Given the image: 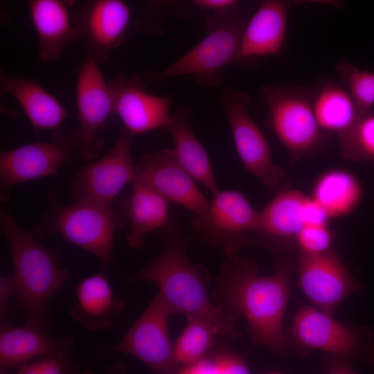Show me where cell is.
Instances as JSON below:
<instances>
[{"label":"cell","instance_id":"ac0fdd59","mask_svg":"<svg viewBox=\"0 0 374 374\" xmlns=\"http://www.w3.org/2000/svg\"><path fill=\"white\" fill-rule=\"evenodd\" d=\"M70 1L30 0L28 8L38 41V57L42 62L57 60L66 47L82 37L70 12Z\"/></svg>","mask_w":374,"mask_h":374},{"label":"cell","instance_id":"8fae6325","mask_svg":"<svg viewBox=\"0 0 374 374\" xmlns=\"http://www.w3.org/2000/svg\"><path fill=\"white\" fill-rule=\"evenodd\" d=\"M74 151L72 131L59 128L48 141L26 144L0 153V197H10L12 186L53 175Z\"/></svg>","mask_w":374,"mask_h":374},{"label":"cell","instance_id":"d4e9b609","mask_svg":"<svg viewBox=\"0 0 374 374\" xmlns=\"http://www.w3.org/2000/svg\"><path fill=\"white\" fill-rule=\"evenodd\" d=\"M308 195L295 189H284L260 211V224L255 241L262 243L294 238L304 226V206Z\"/></svg>","mask_w":374,"mask_h":374},{"label":"cell","instance_id":"7a4b0ae2","mask_svg":"<svg viewBox=\"0 0 374 374\" xmlns=\"http://www.w3.org/2000/svg\"><path fill=\"white\" fill-rule=\"evenodd\" d=\"M164 229L163 251L129 280H148L157 285L172 314L204 320L217 335L230 340L238 337L240 332L234 323L209 299L206 290L208 272L203 266L190 262L186 239L172 224Z\"/></svg>","mask_w":374,"mask_h":374},{"label":"cell","instance_id":"f546056e","mask_svg":"<svg viewBox=\"0 0 374 374\" xmlns=\"http://www.w3.org/2000/svg\"><path fill=\"white\" fill-rule=\"evenodd\" d=\"M336 71L358 108L364 113L374 105V72L361 69L348 60L336 65Z\"/></svg>","mask_w":374,"mask_h":374},{"label":"cell","instance_id":"1f68e13d","mask_svg":"<svg viewBox=\"0 0 374 374\" xmlns=\"http://www.w3.org/2000/svg\"><path fill=\"white\" fill-rule=\"evenodd\" d=\"M70 352L49 354L15 367L12 374H71L75 366Z\"/></svg>","mask_w":374,"mask_h":374},{"label":"cell","instance_id":"f1b7e54d","mask_svg":"<svg viewBox=\"0 0 374 374\" xmlns=\"http://www.w3.org/2000/svg\"><path fill=\"white\" fill-rule=\"evenodd\" d=\"M341 156L352 161L374 163V114L362 115L346 132L338 136Z\"/></svg>","mask_w":374,"mask_h":374},{"label":"cell","instance_id":"8d00e7d4","mask_svg":"<svg viewBox=\"0 0 374 374\" xmlns=\"http://www.w3.org/2000/svg\"><path fill=\"white\" fill-rule=\"evenodd\" d=\"M125 365L121 362H115L111 364L105 374H125ZM71 374H92L86 368H74Z\"/></svg>","mask_w":374,"mask_h":374},{"label":"cell","instance_id":"44dd1931","mask_svg":"<svg viewBox=\"0 0 374 374\" xmlns=\"http://www.w3.org/2000/svg\"><path fill=\"white\" fill-rule=\"evenodd\" d=\"M1 94L12 96L37 130H56L69 117L57 98L37 81L1 70Z\"/></svg>","mask_w":374,"mask_h":374},{"label":"cell","instance_id":"ffe728a7","mask_svg":"<svg viewBox=\"0 0 374 374\" xmlns=\"http://www.w3.org/2000/svg\"><path fill=\"white\" fill-rule=\"evenodd\" d=\"M295 3L284 0L263 1L246 24L240 60L279 54L287 33L288 11Z\"/></svg>","mask_w":374,"mask_h":374},{"label":"cell","instance_id":"836d02e7","mask_svg":"<svg viewBox=\"0 0 374 374\" xmlns=\"http://www.w3.org/2000/svg\"><path fill=\"white\" fill-rule=\"evenodd\" d=\"M17 286L13 276L0 277V320L1 325L6 323V319L15 310Z\"/></svg>","mask_w":374,"mask_h":374},{"label":"cell","instance_id":"d6a6232c","mask_svg":"<svg viewBox=\"0 0 374 374\" xmlns=\"http://www.w3.org/2000/svg\"><path fill=\"white\" fill-rule=\"evenodd\" d=\"M214 374H251L244 359L230 351H219L211 358Z\"/></svg>","mask_w":374,"mask_h":374},{"label":"cell","instance_id":"d590c367","mask_svg":"<svg viewBox=\"0 0 374 374\" xmlns=\"http://www.w3.org/2000/svg\"><path fill=\"white\" fill-rule=\"evenodd\" d=\"M351 363L345 358L330 355L326 362V374H358L352 368Z\"/></svg>","mask_w":374,"mask_h":374},{"label":"cell","instance_id":"6da1fadb","mask_svg":"<svg viewBox=\"0 0 374 374\" xmlns=\"http://www.w3.org/2000/svg\"><path fill=\"white\" fill-rule=\"evenodd\" d=\"M292 271L291 260L280 256L274 272L262 276L253 260L233 254L222 265L213 290L225 315L233 322L244 317L253 343L276 354L287 353L291 346L284 317Z\"/></svg>","mask_w":374,"mask_h":374},{"label":"cell","instance_id":"e575fe53","mask_svg":"<svg viewBox=\"0 0 374 374\" xmlns=\"http://www.w3.org/2000/svg\"><path fill=\"white\" fill-rule=\"evenodd\" d=\"M192 4L198 9L212 12H222L238 8L235 0H194Z\"/></svg>","mask_w":374,"mask_h":374},{"label":"cell","instance_id":"9a60e30c","mask_svg":"<svg viewBox=\"0 0 374 374\" xmlns=\"http://www.w3.org/2000/svg\"><path fill=\"white\" fill-rule=\"evenodd\" d=\"M73 16L86 42V56L99 65L124 42L132 10L121 0H93L83 3Z\"/></svg>","mask_w":374,"mask_h":374},{"label":"cell","instance_id":"603a6c76","mask_svg":"<svg viewBox=\"0 0 374 374\" xmlns=\"http://www.w3.org/2000/svg\"><path fill=\"white\" fill-rule=\"evenodd\" d=\"M191 108L181 107L172 114L166 126L172 139L174 152L183 168L214 195L220 189L208 154L194 134L190 125Z\"/></svg>","mask_w":374,"mask_h":374},{"label":"cell","instance_id":"4316f807","mask_svg":"<svg viewBox=\"0 0 374 374\" xmlns=\"http://www.w3.org/2000/svg\"><path fill=\"white\" fill-rule=\"evenodd\" d=\"M313 111L325 133L339 136L348 131L364 114L345 87L323 82L313 93Z\"/></svg>","mask_w":374,"mask_h":374},{"label":"cell","instance_id":"277c9868","mask_svg":"<svg viewBox=\"0 0 374 374\" xmlns=\"http://www.w3.org/2000/svg\"><path fill=\"white\" fill-rule=\"evenodd\" d=\"M126 202L114 204L75 200L63 205L51 197L42 223L32 231L36 238L58 235L66 241L93 255L103 266L114 264V233L127 223Z\"/></svg>","mask_w":374,"mask_h":374},{"label":"cell","instance_id":"3957f363","mask_svg":"<svg viewBox=\"0 0 374 374\" xmlns=\"http://www.w3.org/2000/svg\"><path fill=\"white\" fill-rule=\"evenodd\" d=\"M0 229L11 257L17 286L15 310L21 311L26 324L46 328L50 326L48 304L58 289L70 277L55 255L39 244L33 231L20 227L1 207Z\"/></svg>","mask_w":374,"mask_h":374},{"label":"cell","instance_id":"2e32d148","mask_svg":"<svg viewBox=\"0 0 374 374\" xmlns=\"http://www.w3.org/2000/svg\"><path fill=\"white\" fill-rule=\"evenodd\" d=\"M135 170L138 179L168 202L178 204L194 215L207 208L209 199L180 164L173 149H161L144 154L135 165Z\"/></svg>","mask_w":374,"mask_h":374},{"label":"cell","instance_id":"cb8c5ba5","mask_svg":"<svg viewBox=\"0 0 374 374\" xmlns=\"http://www.w3.org/2000/svg\"><path fill=\"white\" fill-rule=\"evenodd\" d=\"M169 202L136 177L126 202L130 229L126 240L128 245L141 249L151 233L170 224Z\"/></svg>","mask_w":374,"mask_h":374},{"label":"cell","instance_id":"74e56055","mask_svg":"<svg viewBox=\"0 0 374 374\" xmlns=\"http://www.w3.org/2000/svg\"><path fill=\"white\" fill-rule=\"evenodd\" d=\"M176 374H197V364L183 366Z\"/></svg>","mask_w":374,"mask_h":374},{"label":"cell","instance_id":"ba28073f","mask_svg":"<svg viewBox=\"0 0 374 374\" xmlns=\"http://www.w3.org/2000/svg\"><path fill=\"white\" fill-rule=\"evenodd\" d=\"M289 339L305 350H319L353 362L374 364L373 336L366 327L355 328L314 307H301L294 316Z\"/></svg>","mask_w":374,"mask_h":374},{"label":"cell","instance_id":"4dcf8cb0","mask_svg":"<svg viewBox=\"0 0 374 374\" xmlns=\"http://www.w3.org/2000/svg\"><path fill=\"white\" fill-rule=\"evenodd\" d=\"M295 240L301 253L318 255L332 249L333 233L329 224L304 225Z\"/></svg>","mask_w":374,"mask_h":374},{"label":"cell","instance_id":"83f0119b","mask_svg":"<svg viewBox=\"0 0 374 374\" xmlns=\"http://www.w3.org/2000/svg\"><path fill=\"white\" fill-rule=\"evenodd\" d=\"M215 335L213 327L206 321L188 317L187 324L174 345V354L178 365L195 364L205 358Z\"/></svg>","mask_w":374,"mask_h":374},{"label":"cell","instance_id":"f35d334b","mask_svg":"<svg viewBox=\"0 0 374 374\" xmlns=\"http://www.w3.org/2000/svg\"><path fill=\"white\" fill-rule=\"evenodd\" d=\"M266 374H283V373L277 372V371H271V372L267 373Z\"/></svg>","mask_w":374,"mask_h":374},{"label":"cell","instance_id":"484cf974","mask_svg":"<svg viewBox=\"0 0 374 374\" xmlns=\"http://www.w3.org/2000/svg\"><path fill=\"white\" fill-rule=\"evenodd\" d=\"M363 188L358 178L343 168H332L315 180L310 197L331 219L342 217L358 208L363 198Z\"/></svg>","mask_w":374,"mask_h":374},{"label":"cell","instance_id":"d6986e66","mask_svg":"<svg viewBox=\"0 0 374 374\" xmlns=\"http://www.w3.org/2000/svg\"><path fill=\"white\" fill-rule=\"evenodd\" d=\"M73 337H51L46 328L28 324L14 326L1 324L0 329V374H9L13 367L35 358L62 352H70Z\"/></svg>","mask_w":374,"mask_h":374},{"label":"cell","instance_id":"4fadbf2b","mask_svg":"<svg viewBox=\"0 0 374 374\" xmlns=\"http://www.w3.org/2000/svg\"><path fill=\"white\" fill-rule=\"evenodd\" d=\"M133 139L132 134L122 129L106 154L75 174L70 184L75 200L113 204L123 188L136 177L132 154Z\"/></svg>","mask_w":374,"mask_h":374},{"label":"cell","instance_id":"8992f818","mask_svg":"<svg viewBox=\"0 0 374 374\" xmlns=\"http://www.w3.org/2000/svg\"><path fill=\"white\" fill-rule=\"evenodd\" d=\"M313 93L301 86L264 85L260 90L267 125L292 162L319 150L326 141L313 111Z\"/></svg>","mask_w":374,"mask_h":374},{"label":"cell","instance_id":"52a82bcc","mask_svg":"<svg viewBox=\"0 0 374 374\" xmlns=\"http://www.w3.org/2000/svg\"><path fill=\"white\" fill-rule=\"evenodd\" d=\"M260 213L241 193L220 190L207 208L194 215L190 225L197 237L221 249L227 256L236 254L255 242Z\"/></svg>","mask_w":374,"mask_h":374},{"label":"cell","instance_id":"e0dca14e","mask_svg":"<svg viewBox=\"0 0 374 374\" xmlns=\"http://www.w3.org/2000/svg\"><path fill=\"white\" fill-rule=\"evenodd\" d=\"M108 82L113 112L124 129L134 136L166 127L172 116L170 98L149 93L142 79L136 75H118Z\"/></svg>","mask_w":374,"mask_h":374},{"label":"cell","instance_id":"5b68a950","mask_svg":"<svg viewBox=\"0 0 374 374\" xmlns=\"http://www.w3.org/2000/svg\"><path fill=\"white\" fill-rule=\"evenodd\" d=\"M246 23L238 8L208 13L204 20L206 35L193 48L164 69L145 75L151 81L193 75L204 86L216 87L223 83L222 71L240 60Z\"/></svg>","mask_w":374,"mask_h":374},{"label":"cell","instance_id":"9c48e42d","mask_svg":"<svg viewBox=\"0 0 374 374\" xmlns=\"http://www.w3.org/2000/svg\"><path fill=\"white\" fill-rule=\"evenodd\" d=\"M75 99L78 126L71 130L74 150L89 161L102 151L104 139L101 132L114 112L109 82L99 65L87 56L78 71Z\"/></svg>","mask_w":374,"mask_h":374},{"label":"cell","instance_id":"7402d4cb","mask_svg":"<svg viewBox=\"0 0 374 374\" xmlns=\"http://www.w3.org/2000/svg\"><path fill=\"white\" fill-rule=\"evenodd\" d=\"M75 296L70 317L92 332L110 328L113 317L125 305V301L114 293L104 272L82 279L76 286Z\"/></svg>","mask_w":374,"mask_h":374},{"label":"cell","instance_id":"7c38bea8","mask_svg":"<svg viewBox=\"0 0 374 374\" xmlns=\"http://www.w3.org/2000/svg\"><path fill=\"white\" fill-rule=\"evenodd\" d=\"M170 315V308L158 292L123 338L109 350L138 359L157 374H172L178 364L169 337Z\"/></svg>","mask_w":374,"mask_h":374},{"label":"cell","instance_id":"5bb4252c","mask_svg":"<svg viewBox=\"0 0 374 374\" xmlns=\"http://www.w3.org/2000/svg\"><path fill=\"white\" fill-rule=\"evenodd\" d=\"M297 283L314 308L330 314L359 287L332 249L318 255L300 253Z\"/></svg>","mask_w":374,"mask_h":374},{"label":"cell","instance_id":"30bf717a","mask_svg":"<svg viewBox=\"0 0 374 374\" xmlns=\"http://www.w3.org/2000/svg\"><path fill=\"white\" fill-rule=\"evenodd\" d=\"M219 103L229 121L242 165L269 190H277L285 178V171L274 162L267 141L247 111L249 96L226 87L220 94Z\"/></svg>","mask_w":374,"mask_h":374}]
</instances>
